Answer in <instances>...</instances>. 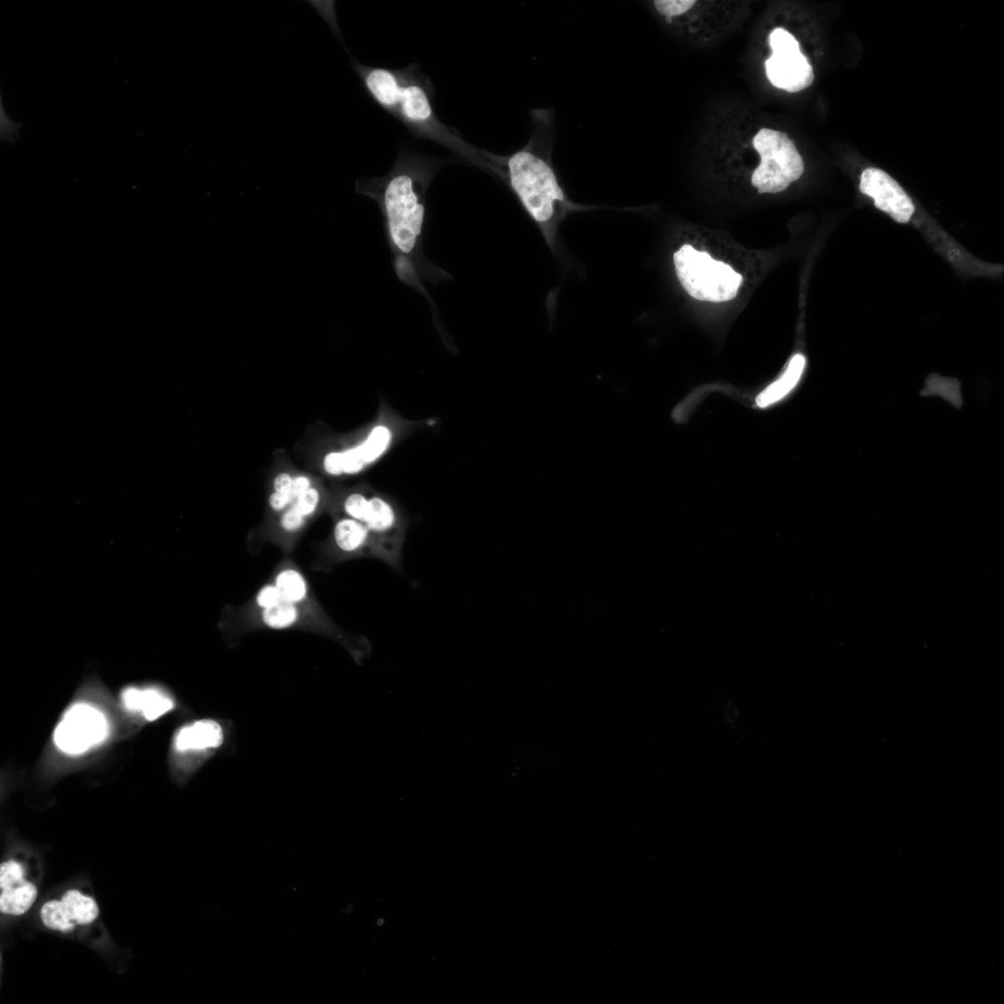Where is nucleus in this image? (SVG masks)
Segmentation results:
<instances>
[{"label": "nucleus", "mask_w": 1004, "mask_h": 1004, "mask_svg": "<svg viewBox=\"0 0 1004 1004\" xmlns=\"http://www.w3.org/2000/svg\"><path fill=\"white\" fill-rule=\"evenodd\" d=\"M401 72L403 88L396 118L415 137L435 141L476 167L480 149L470 145L459 133L439 120L433 107L431 80L417 65L403 68Z\"/></svg>", "instance_id": "3"}, {"label": "nucleus", "mask_w": 1004, "mask_h": 1004, "mask_svg": "<svg viewBox=\"0 0 1004 1004\" xmlns=\"http://www.w3.org/2000/svg\"><path fill=\"white\" fill-rule=\"evenodd\" d=\"M807 359L803 355L797 354L790 361L783 374L774 381L763 392L757 396L756 406L765 409L771 407L785 398L794 390L800 382L805 372Z\"/></svg>", "instance_id": "13"}, {"label": "nucleus", "mask_w": 1004, "mask_h": 1004, "mask_svg": "<svg viewBox=\"0 0 1004 1004\" xmlns=\"http://www.w3.org/2000/svg\"><path fill=\"white\" fill-rule=\"evenodd\" d=\"M352 66L366 93L386 112L397 116L403 88L401 70L366 67L352 58Z\"/></svg>", "instance_id": "10"}, {"label": "nucleus", "mask_w": 1004, "mask_h": 1004, "mask_svg": "<svg viewBox=\"0 0 1004 1004\" xmlns=\"http://www.w3.org/2000/svg\"><path fill=\"white\" fill-rule=\"evenodd\" d=\"M41 919L46 928L60 932H70L76 928L63 901L52 900L40 911Z\"/></svg>", "instance_id": "20"}, {"label": "nucleus", "mask_w": 1004, "mask_h": 1004, "mask_svg": "<svg viewBox=\"0 0 1004 1004\" xmlns=\"http://www.w3.org/2000/svg\"><path fill=\"white\" fill-rule=\"evenodd\" d=\"M860 191L871 197L875 207L899 223H908L915 213L912 198L889 174L876 168L866 169L860 179Z\"/></svg>", "instance_id": "9"}, {"label": "nucleus", "mask_w": 1004, "mask_h": 1004, "mask_svg": "<svg viewBox=\"0 0 1004 1004\" xmlns=\"http://www.w3.org/2000/svg\"><path fill=\"white\" fill-rule=\"evenodd\" d=\"M372 533L365 524L349 518L338 520L333 536L336 546L345 553H357L371 543Z\"/></svg>", "instance_id": "14"}, {"label": "nucleus", "mask_w": 1004, "mask_h": 1004, "mask_svg": "<svg viewBox=\"0 0 1004 1004\" xmlns=\"http://www.w3.org/2000/svg\"><path fill=\"white\" fill-rule=\"evenodd\" d=\"M530 116L532 132L525 148L510 156L480 149L476 167L504 181L538 225L550 250L555 252L562 222L586 208L569 198L553 167L555 111L535 109Z\"/></svg>", "instance_id": "2"}, {"label": "nucleus", "mask_w": 1004, "mask_h": 1004, "mask_svg": "<svg viewBox=\"0 0 1004 1004\" xmlns=\"http://www.w3.org/2000/svg\"><path fill=\"white\" fill-rule=\"evenodd\" d=\"M282 601L281 593L274 583L261 588L255 598V605L261 611L272 608Z\"/></svg>", "instance_id": "24"}, {"label": "nucleus", "mask_w": 1004, "mask_h": 1004, "mask_svg": "<svg viewBox=\"0 0 1004 1004\" xmlns=\"http://www.w3.org/2000/svg\"><path fill=\"white\" fill-rule=\"evenodd\" d=\"M7 126H9L11 128L12 133L17 137L18 136V131L17 130L20 129V125H18V124H16V123L9 120V118L7 117V115L5 114L4 109H2V130L4 131L7 128Z\"/></svg>", "instance_id": "29"}, {"label": "nucleus", "mask_w": 1004, "mask_h": 1004, "mask_svg": "<svg viewBox=\"0 0 1004 1004\" xmlns=\"http://www.w3.org/2000/svg\"><path fill=\"white\" fill-rule=\"evenodd\" d=\"M109 723L104 713L87 703L73 705L59 722L53 735L56 747L68 755H79L107 740Z\"/></svg>", "instance_id": "7"}, {"label": "nucleus", "mask_w": 1004, "mask_h": 1004, "mask_svg": "<svg viewBox=\"0 0 1004 1004\" xmlns=\"http://www.w3.org/2000/svg\"><path fill=\"white\" fill-rule=\"evenodd\" d=\"M37 897V889L33 884L20 883L3 890L0 896V911L7 915H23L30 910Z\"/></svg>", "instance_id": "16"}, {"label": "nucleus", "mask_w": 1004, "mask_h": 1004, "mask_svg": "<svg viewBox=\"0 0 1004 1004\" xmlns=\"http://www.w3.org/2000/svg\"><path fill=\"white\" fill-rule=\"evenodd\" d=\"M294 502H295V500L293 499V496L283 495V494L275 493V491H273V493L270 494L269 500L270 508L275 512H280V515L286 509H289L293 504Z\"/></svg>", "instance_id": "27"}, {"label": "nucleus", "mask_w": 1004, "mask_h": 1004, "mask_svg": "<svg viewBox=\"0 0 1004 1004\" xmlns=\"http://www.w3.org/2000/svg\"><path fill=\"white\" fill-rule=\"evenodd\" d=\"M306 521L307 519L292 505L282 512L279 524L285 532L293 534L304 527Z\"/></svg>", "instance_id": "25"}, {"label": "nucleus", "mask_w": 1004, "mask_h": 1004, "mask_svg": "<svg viewBox=\"0 0 1004 1004\" xmlns=\"http://www.w3.org/2000/svg\"><path fill=\"white\" fill-rule=\"evenodd\" d=\"M446 159L417 152H401L383 177L360 179L356 192L376 201L384 220L396 274L400 281L424 295V282L437 284L450 277L424 254L423 236L429 187Z\"/></svg>", "instance_id": "1"}, {"label": "nucleus", "mask_w": 1004, "mask_h": 1004, "mask_svg": "<svg viewBox=\"0 0 1004 1004\" xmlns=\"http://www.w3.org/2000/svg\"><path fill=\"white\" fill-rule=\"evenodd\" d=\"M676 275L687 293L695 300L723 302L733 300L743 276L728 264L714 261L707 253L685 245L673 255Z\"/></svg>", "instance_id": "4"}, {"label": "nucleus", "mask_w": 1004, "mask_h": 1004, "mask_svg": "<svg viewBox=\"0 0 1004 1004\" xmlns=\"http://www.w3.org/2000/svg\"><path fill=\"white\" fill-rule=\"evenodd\" d=\"M392 440L390 428L376 425L360 444L327 454L322 462L325 473L333 478L359 475L384 455Z\"/></svg>", "instance_id": "8"}, {"label": "nucleus", "mask_w": 1004, "mask_h": 1004, "mask_svg": "<svg viewBox=\"0 0 1004 1004\" xmlns=\"http://www.w3.org/2000/svg\"><path fill=\"white\" fill-rule=\"evenodd\" d=\"M398 522L396 510L386 500L375 496L370 498V510L365 526L373 535H385L392 531Z\"/></svg>", "instance_id": "17"}, {"label": "nucleus", "mask_w": 1004, "mask_h": 1004, "mask_svg": "<svg viewBox=\"0 0 1004 1004\" xmlns=\"http://www.w3.org/2000/svg\"><path fill=\"white\" fill-rule=\"evenodd\" d=\"M300 619V606L285 600L272 608L261 612L262 624L274 630L291 628L297 624Z\"/></svg>", "instance_id": "19"}, {"label": "nucleus", "mask_w": 1004, "mask_h": 1004, "mask_svg": "<svg viewBox=\"0 0 1004 1004\" xmlns=\"http://www.w3.org/2000/svg\"><path fill=\"white\" fill-rule=\"evenodd\" d=\"M293 481L294 476L288 472H282L274 478L273 489L275 493L293 496Z\"/></svg>", "instance_id": "26"}, {"label": "nucleus", "mask_w": 1004, "mask_h": 1004, "mask_svg": "<svg viewBox=\"0 0 1004 1004\" xmlns=\"http://www.w3.org/2000/svg\"><path fill=\"white\" fill-rule=\"evenodd\" d=\"M25 880V870L22 865L13 860L4 863L0 866V888L2 890L12 888Z\"/></svg>", "instance_id": "23"}, {"label": "nucleus", "mask_w": 1004, "mask_h": 1004, "mask_svg": "<svg viewBox=\"0 0 1004 1004\" xmlns=\"http://www.w3.org/2000/svg\"><path fill=\"white\" fill-rule=\"evenodd\" d=\"M123 706L138 713L149 722H154L174 708L171 695L160 688L129 687L121 694Z\"/></svg>", "instance_id": "11"}, {"label": "nucleus", "mask_w": 1004, "mask_h": 1004, "mask_svg": "<svg viewBox=\"0 0 1004 1004\" xmlns=\"http://www.w3.org/2000/svg\"><path fill=\"white\" fill-rule=\"evenodd\" d=\"M61 901H63L68 912L76 925H89L92 923L99 915V908L95 900L81 894L79 891H68L63 897H61Z\"/></svg>", "instance_id": "18"}, {"label": "nucleus", "mask_w": 1004, "mask_h": 1004, "mask_svg": "<svg viewBox=\"0 0 1004 1004\" xmlns=\"http://www.w3.org/2000/svg\"><path fill=\"white\" fill-rule=\"evenodd\" d=\"M320 502V490L317 486H313L311 488L306 490L304 494L299 496L293 502V506L304 518L309 520L316 514Z\"/></svg>", "instance_id": "22"}, {"label": "nucleus", "mask_w": 1004, "mask_h": 1004, "mask_svg": "<svg viewBox=\"0 0 1004 1004\" xmlns=\"http://www.w3.org/2000/svg\"><path fill=\"white\" fill-rule=\"evenodd\" d=\"M760 165L752 173V186L759 194L785 191L805 173V161L790 136L780 130L762 128L752 139Z\"/></svg>", "instance_id": "5"}, {"label": "nucleus", "mask_w": 1004, "mask_h": 1004, "mask_svg": "<svg viewBox=\"0 0 1004 1004\" xmlns=\"http://www.w3.org/2000/svg\"><path fill=\"white\" fill-rule=\"evenodd\" d=\"M273 583L279 590L283 600L297 606L304 604L309 598V585L302 574L293 566H285L280 569L275 576Z\"/></svg>", "instance_id": "15"}, {"label": "nucleus", "mask_w": 1004, "mask_h": 1004, "mask_svg": "<svg viewBox=\"0 0 1004 1004\" xmlns=\"http://www.w3.org/2000/svg\"><path fill=\"white\" fill-rule=\"evenodd\" d=\"M313 481L304 475L294 476L293 496L296 500L299 496L313 486Z\"/></svg>", "instance_id": "28"}, {"label": "nucleus", "mask_w": 1004, "mask_h": 1004, "mask_svg": "<svg viewBox=\"0 0 1004 1004\" xmlns=\"http://www.w3.org/2000/svg\"><path fill=\"white\" fill-rule=\"evenodd\" d=\"M221 726L211 720H201L183 727L175 736V749L180 752L203 751L222 744Z\"/></svg>", "instance_id": "12"}, {"label": "nucleus", "mask_w": 1004, "mask_h": 1004, "mask_svg": "<svg viewBox=\"0 0 1004 1004\" xmlns=\"http://www.w3.org/2000/svg\"><path fill=\"white\" fill-rule=\"evenodd\" d=\"M768 44L772 53L766 60L765 69L772 86L796 93L814 84L813 67L791 32L775 28L769 35Z\"/></svg>", "instance_id": "6"}, {"label": "nucleus", "mask_w": 1004, "mask_h": 1004, "mask_svg": "<svg viewBox=\"0 0 1004 1004\" xmlns=\"http://www.w3.org/2000/svg\"><path fill=\"white\" fill-rule=\"evenodd\" d=\"M343 510L347 518L365 524L370 510V499L359 493L352 494L345 498Z\"/></svg>", "instance_id": "21"}]
</instances>
